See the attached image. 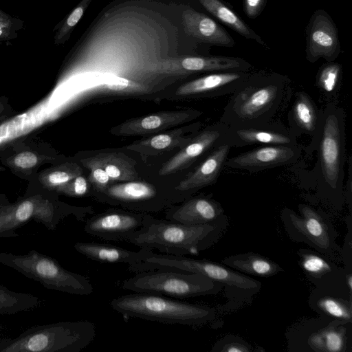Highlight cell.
<instances>
[{"label":"cell","mask_w":352,"mask_h":352,"mask_svg":"<svg viewBox=\"0 0 352 352\" xmlns=\"http://www.w3.org/2000/svg\"><path fill=\"white\" fill-rule=\"evenodd\" d=\"M249 76L244 71L216 72L182 85L177 89L176 94L181 96L232 94Z\"/></svg>","instance_id":"obj_18"},{"label":"cell","mask_w":352,"mask_h":352,"mask_svg":"<svg viewBox=\"0 0 352 352\" xmlns=\"http://www.w3.org/2000/svg\"><path fill=\"white\" fill-rule=\"evenodd\" d=\"M11 16L4 12L0 9V19H6L10 18Z\"/></svg>","instance_id":"obj_42"},{"label":"cell","mask_w":352,"mask_h":352,"mask_svg":"<svg viewBox=\"0 0 352 352\" xmlns=\"http://www.w3.org/2000/svg\"><path fill=\"white\" fill-rule=\"evenodd\" d=\"M36 156L31 152L21 153L14 158V164L22 168H32L36 165Z\"/></svg>","instance_id":"obj_41"},{"label":"cell","mask_w":352,"mask_h":352,"mask_svg":"<svg viewBox=\"0 0 352 352\" xmlns=\"http://www.w3.org/2000/svg\"><path fill=\"white\" fill-rule=\"evenodd\" d=\"M153 270H173L204 275L222 286L242 295L251 296L258 293L261 283L238 271L206 259L185 256L158 254L154 252L141 262L129 267L132 272Z\"/></svg>","instance_id":"obj_8"},{"label":"cell","mask_w":352,"mask_h":352,"mask_svg":"<svg viewBox=\"0 0 352 352\" xmlns=\"http://www.w3.org/2000/svg\"><path fill=\"white\" fill-rule=\"evenodd\" d=\"M82 171L69 173L65 170H58L52 173L48 177L49 182L52 185H61L68 182L70 179L80 175Z\"/></svg>","instance_id":"obj_40"},{"label":"cell","mask_w":352,"mask_h":352,"mask_svg":"<svg viewBox=\"0 0 352 352\" xmlns=\"http://www.w3.org/2000/svg\"><path fill=\"white\" fill-rule=\"evenodd\" d=\"M212 351L221 352H249L251 351L250 346L245 342L236 339L221 341L214 346Z\"/></svg>","instance_id":"obj_37"},{"label":"cell","mask_w":352,"mask_h":352,"mask_svg":"<svg viewBox=\"0 0 352 352\" xmlns=\"http://www.w3.org/2000/svg\"><path fill=\"white\" fill-rule=\"evenodd\" d=\"M228 127L226 124L218 122L192 137L180 151L162 166L159 175L165 176L186 168L204 154L210 153L215 147L223 143Z\"/></svg>","instance_id":"obj_15"},{"label":"cell","mask_w":352,"mask_h":352,"mask_svg":"<svg viewBox=\"0 0 352 352\" xmlns=\"http://www.w3.org/2000/svg\"><path fill=\"white\" fill-rule=\"evenodd\" d=\"M221 263L243 274L263 278L276 275L282 271L271 259L252 252L231 255L223 258Z\"/></svg>","instance_id":"obj_26"},{"label":"cell","mask_w":352,"mask_h":352,"mask_svg":"<svg viewBox=\"0 0 352 352\" xmlns=\"http://www.w3.org/2000/svg\"><path fill=\"white\" fill-rule=\"evenodd\" d=\"M267 0H243L245 14L250 19L256 18L263 11Z\"/></svg>","instance_id":"obj_39"},{"label":"cell","mask_w":352,"mask_h":352,"mask_svg":"<svg viewBox=\"0 0 352 352\" xmlns=\"http://www.w3.org/2000/svg\"><path fill=\"white\" fill-rule=\"evenodd\" d=\"M151 217L124 210H108L89 218L85 223L84 231L104 241H127Z\"/></svg>","instance_id":"obj_11"},{"label":"cell","mask_w":352,"mask_h":352,"mask_svg":"<svg viewBox=\"0 0 352 352\" xmlns=\"http://www.w3.org/2000/svg\"><path fill=\"white\" fill-rule=\"evenodd\" d=\"M0 263L49 289L80 296L94 290L87 277L65 269L54 258L34 250L25 254L1 252Z\"/></svg>","instance_id":"obj_6"},{"label":"cell","mask_w":352,"mask_h":352,"mask_svg":"<svg viewBox=\"0 0 352 352\" xmlns=\"http://www.w3.org/2000/svg\"><path fill=\"white\" fill-rule=\"evenodd\" d=\"M298 210L300 215L287 208L281 212L280 217L289 236L321 252L330 249L333 236L327 221L309 206L299 204Z\"/></svg>","instance_id":"obj_10"},{"label":"cell","mask_w":352,"mask_h":352,"mask_svg":"<svg viewBox=\"0 0 352 352\" xmlns=\"http://www.w3.org/2000/svg\"><path fill=\"white\" fill-rule=\"evenodd\" d=\"M347 282H348V286H349V290L351 291L352 290V277L351 275L349 276Z\"/></svg>","instance_id":"obj_43"},{"label":"cell","mask_w":352,"mask_h":352,"mask_svg":"<svg viewBox=\"0 0 352 352\" xmlns=\"http://www.w3.org/2000/svg\"><path fill=\"white\" fill-rule=\"evenodd\" d=\"M307 58L315 63L320 58L333 61L340 52L338 31L331 19L322 10L312 16L307 29Z\"/></svg>","instance_id":"obj_16"},{"label":"cell","mask_w":352,"mask_h":352,"mask_svg":"<svg viewBox=\"0 0 352 352\" xmlns=\"http://www.w3.org/2000/svg\"><path fill=\"white\" fill-rule=\"evenodd\" d=\"M199 1L208 12L228 28L246 38L254 40L261 45H265L262 38L220 0H199Z\"/></svg>","instance_id":"obj_27"},{"label":"cell","mask_w":352,"mask_h":352,"mask_svg":"<svg viewBox=\"0 0 352 352\" xmlns=\"http://www.w3.org/2000/svg\"><path fill=\"white\" fill-rule=\"evenodd\" d=\"M317 304L325 314L345 322L351 320V305L342 299L326 296L319 299Z\"/></svg>","instance_id":"obj_34"},{"label":"cell","mask_w":352,"mask_h":352,"mask_svg":"<svg viewBox=\"0 0 352 352\" xmlns=\"http://www.w3.org/2000/svg\"><path fill=\"white\" fill-rule=\"evenodd\" d=\"M91 211L89 208H72L49 201L23 200L14 206L0 209V238L19 236L16 230L30 220L43 224L49 230L55 231L67 216L73 214L78 220H82Z\"/></svg>","instance_id":"obj_9"},{"label":"cell","mask_w":352,"mask_h":352,"mask_svg":"<svg viewBox=\"0 0 352 352\" xmlns=\"http://www.w3.org/2000/svg\"><path fill=\"white\" fill-rule=\"evenodd\" d=\"M96 335V325L89 320L36 325L16 338L0 340V352H80Z\"/></svg>","instance_id":"obj_5"},{"label":"cell","mask_w":352,"mask_h":352,"mask_svg":"<svg viewBox=\"0 0 352 352\" xmlns=\"http://www.w3.org/2000/svg\"><path fill=\"white\" fill-rule=\"evenodd\" d=\"M232 148L225 143L215 147L198 167L175 187L179 192H189L216 182Z\"/></svg>","instance_id":"obj_22"},{"label":"cell","mask_w":352,"mask_h":352,"mask_svg":"<svg viewBox=\"0 0 352 352\" xmlns=\"http://www.w3.org/2000/svg\"><path fill=\"white\" fill-rule=\"evenodd\" d=\"M201 114V111L194 109L155 113L127 120L112 129V133L118 135H142L153 133L186 123Z\"/></svg>","instance_id":"obj_17"},{"label":"cell","mask_w":352,"mask_h":352,"mask_svg":"<svg viewBox=\"0 0 352 352\" xmlns=\"http://www.w3.org/2000/svg\"><path fill=\"white\" fill-rule=\"evenodd\" d=\"M110 305L125 316L172 324L200 325L215 317L212 307L146 293L122 295Z\"/></svg>","instance_id":"obj_4"},{"label":"cell","mask_w":352,"mask_h":352,"mask_svg":"<svg viewBox=\"0 0 352 352\" xmlns=\"http://www.w3.org/2000/svg\"><path fill=\"white\" fill-rule=\"evenodd\" d=\"M224 209L217 201L207 197H196L168 210L166 219L186 225H201L223 218Z\"/></svg>","instance_id":"obj_20"},{"label":"cell","mask_w":352,"mask_h":352,"mask_svg":"<svg viewBox=\"0 0 352 352\" xmlns=\"http://www.w3.org/2000/svg\"><path fill=\"white\" fill-rule=\"evenodd\" d=\"M298 255L301 268L307 275L314 278H319L332 270L331 265L316 254L302 250L298 252Z\"/></svg>","instance_id":"obj_33"},{"label":"cell","mask_w":352,"mask_h":352,"mask_svg":"<svg viewBox=\"0 0 352 352\" xmlns=\"http://www.w3.org/2000/svg\"><path fill=\"white\" fill-rule=\"evenodd\" d=\"M109 201L122 204L131 208L153 210V204L158 197V191L152 184L144 182L129 181L109 185L100 193Z\"/></svg>","instance_id":"obj_19"},{"label":"cell","mask_w":352,"mask_h":352,"mask_svg":"<svg viewBox=\"0 0 352 352\" xmlns=\"http://www.w3.org/2000/svg\"><path fill=\"white\" fill-rule=\"evenodd\" d=\"M223 143L231 148L243 147L254 144L262 145H297L298 137L280 122H270L265 124L245 126L228 127Z\"/></svg>","instance_id":"obj_14"},{"label":"cell","mask_w":352,"mask_h":352,"mask_svg":"<svg viewBox=\"0 0 352 352\" xmlns=\"http://www.w3.org/2000/svg\"><path fill=\"white\" fill-rule=\"evenodd\" d=\"M289 129L297 136L306 134L311 137L307 153H311L318 136L321 124V110L305 91L296 93L289 112Z\"/></svg>","instance_id":"obj_21"},{"label":"cell","mask_w":352,"mask_h":352,"mask_svg":"<svg viewBox=\"0 0 352 352\" xmlns=\"http://www.w3.org/2000/svg\"><path fill=\"white\" fill-rule=\"evenodd\" d=\"M200 126L199 122L195 123L185 127L157 134L142 141L134 142L126 146V148L144 155H151L152 152L157 153L180 146L183 147L192 138V137L186 136L184 134L190 131H197Z\"/></svg>","instance_id":"obj_25"},{"label":"cell","mask_w":352,"mask_h":352,"mask_svg":"<svg viewBox=\"0 0 352 352\" xmlns=\"http://www.w3.org/2000/svg\"><path fill=\"white\" fill-rule=\"evenodd\" d=\"M82 162L90 170L88 180L94 189L99 193L104 192L111 181L104 168L93 157L82 160Z\"/></svg>","instance_id":"obj_35"},{"label":"cell","mask_w":352,"mask_h":352,"mask_svg":"<svg viewBox=\"0 0 352 352\" xmlns=\"http://www.w3.org/2000/svg\"><path fill=\"white\" fill-rule=\"evenodd\" d=\"M302 153L297 145H262L228 158L225 166L251 173L297 162Z\"/></svg>","instance_id":"obj_13"},{"label":"cell","mask_w":352,"mask_h":352,"mask_svg":"<svg viewBox=\"0 0 352 352\" xmlns=\"http://www.w3.org/2000/svg\"><path fill=\"white\" fill-rule=\"evenodd\" d=\"M182 23L186 32L201 42L223 47L234 45V41L223 28L192 8L183 11Z\"/></svg>","instance_id":"obj_23"},{"label":"cell","mask_w":352,"mask_h":352,"mask_svg":"<svg viewBox=\"0 0 352 352\" xmlns=\"http://www.w3.org/2000/svg\"><path fill=\"white\" fill-rule=\"evenodd\" d=\"M345 329L329 327L311 335L309 345L316 351L340 352L345 346Z\"/></svg>","instance_id":"obj_31"},{"label":"cell","mask_w":352,"mask_h":352,"mask_svg":"<svg viewBox=\"0 0 352 352\" xmlns=\"http://www.w3.org/2000/svg\"><path fill=\"white\" fill-rule=\"evenodd\" d=\"M155 65L158 74L168 78L198 72H248L251 67L241 58L222 56L169 58L157 60Z\"/></svg>","instance_id":"obj_12"},{"label":"cell","mask_w":352,"mask_h":352,"mask_svg":"<svg viewBox=\"0 0 352 352\" xmlns=\"http://www.w3.org/2000/svg\"><path fill=\"white\" fill-rule=\"evenodd\" d=\"M228 218L201 225H186L151 217L146 224L127 240L140 248L155 249L163 254H197L214 245L226 232Z\"/></svg>","instance_id":"obj_1"},{"label":"cell","mask_w":352,"mask_h":352,"mask_svg":"<svg viewBox=\"0 0 352 352\" xmlns=\"http://www.w3.org/2000/svg\"><path fill=\"white\" fill-rule=\"evenodd\" d=\"M286 94L281 76H249L232 94L219 121L230 127H245L270 122Z\"/></svg>","instance_id":"obj_3"},{"label":"cell","mask_w":352,"mask_h":352,"mask_svg":"<svg viewBox=\"0 0 352 352\" xmlns=\"http://www.w3.org/2000/svg\"><path fill=\"white\" fill-rule=\"evenodd\" d=\"M346 115L334 102L321 109L318 136L311 150L318 151L314 173L319 190L324 195L342 199L346 162Z\"/></svg>","instance_id":"obj_2"},{"label":"cell","mask_w":352,"mask_h":352,"mask_svg":"<svg viewBox=\"0 0 352 352\" xmlns=\"http://www.w3.org/2000/svg\"><path fill=\"white\" fill-rule=\"evenodd\" d=\"M41 301L30 294L10 290L0 284V315H12L34 309Z\"/></svg>","instance_id":"obj_29"},{"label":"cell","mask_w":352,"mask_h":352,"mask_svg":"<svg viewBox=\"0 0 352 352\" xmlns=\"http://www.w3.org/2000/svg\"><path fill=\"white\" fill-rule=\"evenodd\" d=\"M342 69L333 61L323 65L316 75V86L327 102H334L338 97L342 81Z\"/></svg>","instance_id":"obj_30"},{"label":"cell","mask_w":352,"mask_h":352,"mask_svg":"<svg viewBox=\"0 0 352 352\" xmlns=\"http://www.w3.org/2000/svg\"><path fill=\"white\" fill-rule=\"evenodd\" d=\"M100 164L111 181H133L138 178L135 162L121 153H99L92 157Z\"/></svg>","instance_id":"obj_28"},{"label":"cell","mask_w":352,"mask_h":352,"mask_svg":"<svg viewBox=\"0 0 352 352\" xmlns=\"http://www.w3.org/2000/svg\"><path fill=\"white\" fill-rule=\"evenodd\" d=\"M23 25V21L19 18L0 19V43L16 38Z\"/></svg>","instance_id":"obj_36"},{"label":"cell","mask_w":352,"mask_h":352,"mask_svg":"<svg viewBox=\"0 0 352 352\" xmlns=\"http://www.w3.org/2000/svg\"><path fill=\"white\" fill-rule=\"evenodd\" d=\"M93 0H81L60 23L54 35V44L60 45L67 41L78 23Z\"/></svg>","instance_id":"obj_32"},{"label":"cell","mask_w":352,"mask_h":352,"mask_svg":"<svg viewBox=\"0 0 352 352\" xmlns=\"http://www.w3.org/2000/svg\"><path fill=\"white\" fill-rule=\"evenodd\" d=\"M74 249L87 258L104 263H125L132 265L142 261L153 252L152 249L142 248L132 251L113 245L97 242H77Z\"/></svg>","instance_id":"obj_24"},{"label":"cell","mask_w":352,"mask_h":352,"mask_svg":"<svg viewBox=\"0 0 352 352\" xmlns=\"http://www.w3.org/2000/svg\"><path fill=\"white\" fill-rule=\"evenodd\" d=\"M2 331H3V328H2V327L0 324V335H1V332H2Z\"/></svg>","instance_id":"obj_44"},{"label":"cell","mask_w":352,"mask_h":352,"mask_svg":"<svg viewBox=\"0 0 352 352\" xmlns=\"http://www.w3.org/2000/svg\"><path fill=\"white\" fill-rule=\"evenodd\" d=\"M68 185L66 190L73 196H82L87 193L89 190L88 182L84 177L78 175L76 177L74 181Z\"/></svg>","instance_id":"obj_38"},{"label":"cell","mask_w":352,"mask_h":352,"mask_svg":"<svg viewBox=\"0 0 352 352\" xmlns=\"http://www.w3.org/2000/svg\"><path fill=\"white\" fill-rule=\"evenodd\" d=\"M125 290L176 298H188L218 294L223 286L198 273L173 270L137 272L121 283Z\"/></svg>","instance_id":"obj_7"}]
</instances>
